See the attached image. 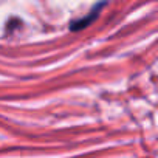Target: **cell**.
I'll return each mask as SVG.
<instances>
[]
</instances>
